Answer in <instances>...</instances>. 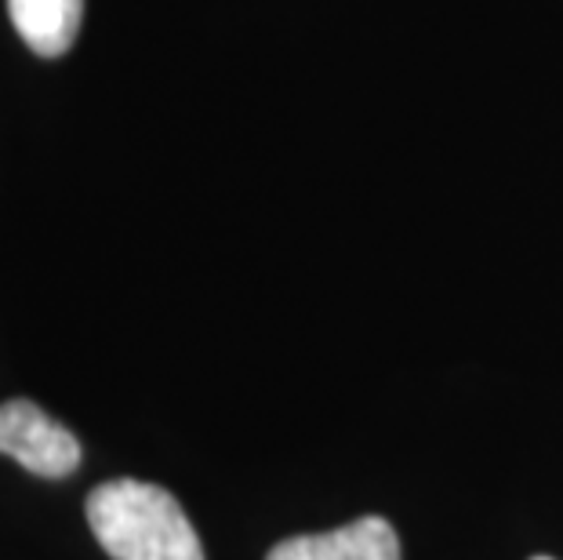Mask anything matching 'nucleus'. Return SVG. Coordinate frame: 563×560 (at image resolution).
<instances>
[{
  "mask_svg": "<svg viewBox=\"0 0 563 560\" xmlns=\"http://www.w3.org/2000/svg\"><path fill=\"white\" fill-rule=\"evenodd\" d=\"M0 455L15 459L19 466L47 476V481L69 476L80 466L77 437L33 400L0 404Z\"/></svg>",
  "mask_w": 563,
  "mask_h": 560,
  "instance_id": "f03ea898",
  "label": "nucleus"
},
{
  "mask_svg": "<svg viewBox=\"0 0 563 560\" xmlns=\"http://www.w3.org/2000/svg\"><path fill=\"white\" fill-rule=\"evenodd\" d=\"M266 560H400V539L386 517H361L345 528L284 539Z\"/></svg>",
  "mask_w": 563,
  "mask_h": 560,
  "instance_id": "7ed1b4c3",
  "label": "nucleus"
},
{
  "mask_svg": "<svg viewBox=\"0 0 563 560\" xmlns=\"http://www.w3.org/2000/svg\"><path fill=\"white\" fill-rule=\"evenodd\" d=\"M531 560H553V557H531Z\"/></svg>",
  "mask_w": 563,
  "mask_h": 560,
  "instance_id": "39448f33",
  "label": "nucleus"
},
{
  "mask_svg": "<svg viewBox=\"0 0 563 560\" xmlns=\"http://www.w3.org/2000/svg\"><path fill=\"white\" fill-rule=\"evenodd\" d=\"M19 37L44 58L66 55L77 41L84 0H8Z\"/></svg>",
  "mask_w": 563,
  "mask_h": 560,
  "instance_id": "20e7f679",
  "label": "nucleus"
},
{
  "mask_svg": "<svg viewBox=\"0 0 563 560\" xmlns=\"http://www.w3.org/2000/svg\"><path fill=\"white\" fill-rule=\"evenodd\" d=\"M88 524L113 560H203L178 498L150 481H106L88 495Z\"/></svg>",
  "mask_w": 563,
  "mask_h": 560,
  "instance_id": "f257e3e1",
  "label": "nucleus"
}]
</instances>
